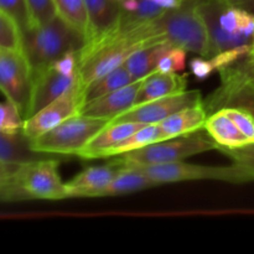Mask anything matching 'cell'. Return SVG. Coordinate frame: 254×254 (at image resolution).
<instances>
[{"mask_svg": "<svg viewBox=\"0 0 254 254\" xmlns=\"http://www.w3.org/2000/svg\"><path fill=\"white\" fill-rule=\"evenodd\" d=\"M253 81H254V71H253Z\"/></svg>", "mask_w": 254, "mask_h": 254, "instance_id": "42", "label": "cell"}, {"mask_svg": "<svg viewBox=\"0 0 254 254\" xmlns=\"http://www.w3.org/2000/svg\"><path fill=\"white\" fill-rule=\"evenodd\" d=\"M0 91L26 117L32 91V71L22 51L0 49Z\"/></svg>", "mask_w": 254, "mask_h": 254, "instance_id": "8", "label": "cell"}, {"mask_svg": "<svg viewBox=\"0 0 254 254\" xmlns=\"http://www.w3.org/2000/svg\"><path fill=\"white\" fill-rule=\"evenodd\" d=\"M78 71L73 76H64V74H60L52 66L34 72L31 98H30V104L25 119L34 116L40 109L66 93L78 82Z\"/></svg>", "mask_w": 254, "mask_h": 254, "instance_id": "11", "label": "cell"}, {"mask_svg": "<svg viewBox=\"0 0 254 254\" xmlns=\"http://www.w3.org/2000/svg\"><path fill=\"white\" fill-rule=\"evenodd\" d=\"M83 1L88 17V35L84 44L97 41L117 30L123 12L121 1L118 0H83Z\"/></svg>", "mask_w": 254, "mask_h": 254, "instance_id": "14", "label": "cell"}, {"mask_svg": "<svg viewBox=\"0 0 254 254\" xmlns=\"http://www.w3.org/2000/svg\"><path fill=\"white\" fill-rule=\"evenodd\" d=\"M233 161L235 165L242 169L248 180L254 181V143L247 144L237 149H218Z\"/></svg>", "mask_w": 254, "mask_h": 254, "instance_id": "28", "label": "cell"}, {"mask_svg": "<svg viewBox=\"0 0 254 254\" xmlns=\"http://www.w3.org/2000/svg\"><path fill=\"white\" fill-rule=\"evenodd\" d=\"M0 49L22 51V34L19 25L0 9Z\"/></svg>", "mask_w": 254, "mask_h": 254, "instance_id": "25", "label": "cell"}, {"mask_svg": "<svg viewBox=\"0 0 254 254\" xmlns=\"http://www.w3.org/2000/svg\"><path fill=\"white\" fill-rule=\"evenodd\" d=\"M203 103L202 94L198 89L184 91L171 96L161 97L146 103L131 107L119 114L112 122H135L141 124H159L181 109Z\"/></svg>", "mask_w": 254, "mask_h": 254, "instance_id": "10", "label": "cell"}, {"mask_svg": "<svg viewBox=\"0 0 254 254\" xmlns=\"http://www.w3.org/2000/svg\"><path fill=\"white\" fill-rule=\"evenodd\" d=\"M21 192L15 184L14 175L0 176V201H22Z\"/></svg>", "mask_w": 254, "mask_h": 254, "instance_id": "35", "label": "cell"}, {"mask_svg": "<svg viewBox=\"0 0 254 254\" xmlns=\"http://www.w3.org/2000/svg\"><path fill=\"white\" fill-rule=\"evenodd\" d=\"M114 160L101 166H89L64 183L67 197H98L99 192L116 178L119 169Z\"/></svg>", "mask_w": 254, "mask_h": 254, "instance_id": "13", "label": "cell"}, {"mask_svg": "<svg viewBox=\"0 0 254 254\" xmlns=\"http://www.w3.org/2000/svg\"><path fill=\"white\" fill-rule=\"evenodd\" d=\"M83 89L84 86L79 78L78 82L66 93L40 109L34 116L24 119L21 133L29 140H32L46 131L54 129L55 127L61 124L66 119L79 114V111L84 103Z\"/></svg>", "mask_w": 254, "mask_h": 254, "instance_id": "9", "label": "cell"}, {"mask_svg": "<svg viewBox=\"0 0 254 254\" xmlns=\"http://www.w3.org/2000/svg\"><path fill=\"white\" fill-rule=\"evenodd\" d=\"M254 66L251 59L221 69V86L203 102L211 114L226 107L248 112L254 118Z\"/></svg>", "mask_w": 254, "mask_h": 254, "instance_id": "5", "label": "cell"}, {"mask_svg": "<svg viewBox=\"0 0 254 254\" xmlns=\"http://www.w3.org/2000/svg\"><path fill=\"white\" fill-rule=\"evenodd\" d=\"M225 113L235 122L241 131L247 136L250 143H254V118L248 112L235 107H226L222 108Z\"/></svg>", "mask_w": 254, "mask_h": 254, "instance_id": "32", "label": "cell"}, {"mask_svg": "<svg viewBox=\"0 0 254 254\" xmlns=\"http://www.w3.org/2000/svg\"><path fill=\"white\" fill-rule=\"evenodd\" d=\"M230 5L246 10L254 15V0H226Z\"/></svg>", "mask_w": 254, "mask_h": 254, "instance_id": "36", "label": "cell"}, {"mask_svg": "<svg viewBox=\"0 0 254 254\" xmlns=\"http://www.w3.org/2000/svg\"><path fill=\"white\" fill-rule=\"evenodd\" d=\"M189 67H190L191 73L200 81H205L215 72V67H213L211 60H207L202 56L191 59L189 62Z\"/></svg>", "mask_w": 254, "mask_h": 254, "instance_id": "34", "label": "cell"}, {"mask_svg": "<svg viewBox=\"0 0 254 254\" xmlns=\"http://www.w3.org/2000/svg\"><path fill=\"white\" fill-rule=\"evenodd\" d=\"M24 126V117L10 101L0 103V133L19 134Z\"/></svg>", "mask_w": 254, "mask_h": 254, "instance_id": "27", "label": "cell"}, {"mask_svg": "<svg viewBox=\"0 0 254 254\" xmlns=\"http://www.w3.org/2000/svg\"><path fill=\"white\" fill-rule=\"evenodd\" d=\"M151 31L174 47H181L202 57H211L207 26L198 10V0H184L175 9H166L149 21Z\"/></svg>", "mask_w": 254, "mask_h": 254, "instance_id": "1", "label": "cell"}, {"mask_svg": "<svg viewBox=\"0 0 254 254\" xmlns=\"http://www.w3.org/2000/svg\"><path fill=\"white\" fill-rule=\"evenodd\" d=\"M164 9H175L183 4L184 0H151Z\"/></svg>", "mask_w": 254, "mask_h": 254, "instance_id": "37", "label": "cell"}, {"mask_svg": "<svg viewBox=\"0 0 254 254\" xmlns=\"http://www.w3.org/2000/svg\"><path fill=\"white\" fill-rule=\"evenodd\" d=\"M207 117V109L205 104L201 103L176 112L173 116L160 122L159 126L163 129L166 139L175 138L203 129Z\"/></svg>", "mask_w": 254, "mask_h": 254, "instance_id": "18", "label": "cell"}, {"mask_svg": "<svg viewBox=\"0 0 254 254\" xmlns=\"http://www.w3.org/2000/svg\"><path fill=\"white\" fill-rule=\"evenodd\" d=\"M154 186L158 185L145 174L141 173L139 169L122 166L116 178L111 181V184L99 192L98 197L126 195V193L146 190V189L154 188Z\"/></svg>", "mask_w": 254, "mask_h": 254, "instance_id": "20", "label": "cell"}, {"mask_svg": "<svg viewBox=\"0 0 254 254\" xmlns=\"http://www.w3.org/2000/svg\"><path fill=\"white\" fill-rule=\"evenodd\" d=\"M251 57H252V45H242V46L233 47V49L220 52L211 57L210 60L215 67V71H221L226 67H230L243 60L251 59Z\"/></svg>", "mask_w": 254, "mask_h": 254, "instance_id": "29", "label": "cell"}, {"mask_svg": "<svg viewBox=\"0 0 254 254\" xmlns=\"http://www.w3.org/2000/svg\"><path fill=\"white\" fill-rule=\"evenodd\" d=\"M109 119L76 114L51 130L30 140L34 151L52 155H76L109 123Z\"/></svg>", "mask_w": 254, "mask_h": 254, "instance_id": "4", "label": "cell"}, {"mask_svg": "<svg viewBox=\"0 0 254 254\" xmlns=\"http://www.w3.org/2000/svg\"><path fill=\"white\" fill-rule=\"evenodd\" d=\"M42 158H47L46 154L32 150L30 140L22 133H0V161L2 163L20 166Z\"/></svg>", "mask_w": 254, "mask_h": 254, "instance_id": "19", "label": "cell"}, {"mask_svg": "<svg viewBox=\"0 0 254 254\" xmlns=\"http://www.w3.org/2000/svg\"><path fill=\"white\" fill-rule=\"evenodd\" d=\"M84 44L79 32L57 15L52 21L22 32V52L32 73L49 67L69 50L78 51Z\"/></svg>", "mask_w": 254, "mask_h": 254, "instance_id": "2", "label": "cell"}, {"mask_svg": "<svg viewBox=\"0 0 254 254\" xmlns=\"http://www.w3.org/2000/svg\"><path fill=\"white\" fill-rule=\"evenodd\" d=\"M121 5H122V7H123L124 11L134 12L138 10L139 0H122Z\"/></svg>", "mask_w": 254, "mask_h": 254, "instance_id": "38", "label": "cell"}, {"mask_svg": "<svg viewBox=\"0 0 254 254\" xmlns=\"http://www.w3.org/2000/svg\"><path fill=\"white\" fill-rule=\"evenodd\" d=\"M188 64V51L181 47H171L158 62L155 72L160 73H178L184 71Z\"/></svg>", "mask_w": 254, "mask_h": 254, "instance_id": "30", "label": "cell"}, {"mask_svg": "<svg viewBox=\"0 0 254 254\" xmlns=\"http://www.w3.org/2000/svg\"><path fill=\"white\" fill-rule=\"evenodd\" d=\"M57 159L42 158L20 165L14 180L24 200H64V183L59 173Z\"/></svg>", "mask_w": 254, "mask_h": 254, "instance_id": "6", "label": "cell"}, {"mask_svg": "<svg viewBox=\"0 0 254 254\" xmlns=\"http://www.w3.org/2000/svg\"><path fill=\"white\" fill-rule=\"evenodd\" d=\"M251 60H252V59H251ZM252 62H253V66H254V60H252Z\"/></svg>", "mask_w": 254, "mask_h": 254, "instance_id": "41", "label": "cell"}, {"mask_svg": "<svg viewBox=\"0 0 254 254\" xmlns=\"http://www.w3.org/2000/svg\"><path fill=\"white\" fill-rule=\"evenodd\" d=\"M17 168H19V166L9 165V164L0 161V176H12Z\"/></svg>", "mask_w": 254, "mask_h": 254, "instance_id": "39", "label": "cell"}, {"mask_svg": "<svg viewBox=\"0 0 254 254\" xmlns=\"http://www.w3.org/2000/svg\"><path fill=\"white\" fill-rule=\"evenodd\" d=\"M136 169L145 174L156 185L196 180H218L233 184L250 183L245 171L235 164L231 166H208L175 161L160 165L136 166Z\"/></svg>", "mask_w": 254, "mask_h": 254, "instance_id": "7", "label": "cell"}, {"mask_svg": "<svg viewBox=\"0 0 254 254\" xmlns=\"http://www.w3.org/2000/svg\"><path fill=\"white\" fill-rule=\"evenodd\" d=\"M144 126L146 124L135 123V122H109L87 143L78 156L86 160L103 158L108 149L123 139L128 138Z\"/></svg>", "mask_w": 254, "mask_h": 254, "instance_id": "15", "label": "cell"}, {"mask_svg": "<svg viewBox=\"0 0 254 254\" xmlns=\"http://www.w3.org/2000/svg\"><path fill=\"white\" fill-rule=\"evenodd\" d=\"M215 149L218 150L216 141L211 136L208 138L200 134L198 130L186 135L175 136V138L149 144L136 150L116 156L113 160L118 165L127 166V168L160 165V164L183 161L190 156Z\"/></svg>", "mask_w": 254, "mask_h": 254, "instance_id": "3", "label": "cell"}, {"mask_svg": "<svg viewBox=\"0 0 254 254\" xmlns=\"http://www.w3.org/2000/svg\"><path fill=\"white\" fill-rule=\"evenodd\" d=\"M60 74L73 76L78 71V51L69 50L51 64Z\"/></svg>", "mask_w": 254, "mask_h": 254, "instance_id": "33", "label": "cell"}, {"mask_svg": "<svg viewBox=\"0 0 254 254\" xmlns=\"http://www.w3.org/2000/svg\"><path fill=\"white\" fill-rule=\"evenodd\" d=\"M144 78L131 82L128 86H124L112 93L102 96L94 101L87 102L82 106L79 114L97 118H104L113 121L119 114L124 113L135 104L136 96L143 84Z\"/></svg>", "mask_w": 254, "mask_h": 254, "instance_id": "12", "label": "cell"}, {"mask_svg": "<svg viewBox=\"0 0 254 254\" xmlns=\"http://www.w3.org/2000/svg\"><path fill=\"white\" fill-rule=\"evenodd\" d=\"M118 1H122V0H118Z\"/></svg>", "mask_w": 254, "mask_h": 254, "instance_id": "43", "label": "cell"}, {"mask_svg": "<svg viewBox=\"0 0 254 254\" xmlns=\"http://www.w3.org/2000/svg\"><path fill=\"white\" fill-rule=\"evenodd\" d=\"M251 59L254 60V40H253V45H252V57Z\"/></svg>", "mask_w": 254, "mask_h": 254, "instance_id": "40", "label": "cell"}, {"mask_svg": "<svg viewBox=\"0 0 254 254\" xmlns=\"http://www.w3.org/2000/svg\"><path fill=\"white\" fill-rule=\"evenodd\" d=\"M171 47L173 45L168 44V42H161V44L153 45V46L144 47V49L134 52L124 64L135 81L145 78L149 74L155 72L158 62Z\"/></svg>", "mask_w": 254, "mask_h": 254, "instance_id": "21", "label": "cell"}, {"mask_svg": "<svg viewBox=\"0 0 254 254\" xmlns=\"http://www.w3.org/2000/svg\"><path fill=\"white\" fill-rule=\"evenodd\" d=\"M166 136L164 134L163 129L159 124H146L141 127L139 130L129 135L128 138L123 139L122 141L117 143L111 149L106 151L103 158H112V156H118L122 154L129 153V151L136 150L139 148L149 145V144L156 143V141L165 140Z\"/></svg>", "mask_w": 254, "mask_h": 254, "instance_id": "23", "label": "cell"}, {"mask_svg": "<svg viewBox=\"0 0 254 254\" xmlns=\"http://www.w3.org/2000/svg\"><path fill=\"white\" fill-rule=\"evenodd\" d=\"M203 129L216 141L218 149H237L251 144L223 109L208 114Z\"/></svg>", "mask_w": 254, "mask_h": 254, "instance_id": "17", "label": "cell"}, {"mask_svg": "<svg viewBox=\"0 0 254 254\" xmlns=\"http://www.w3.org/2000/svg\"><path fill=\"white\" fill-rule=\"evenodd\" d=\"M134 81L135 79L133 78V76L128 71L126 64H123V66L113 69L112 72L107 73L106 76L96 79L92 83H89L88 86L84 87L83 102L87 103V102L94 101V99L99 98L102 96H106L108 93H112V92L117 91V89L122 88V87L128 86V84H130Z\"/></svg>", "mask_w": 254, "mask_h": 254, "instance_id": "22", "label": "cell"}, {"mask_svg": "<svg viewBox=\"0 0 254 254\" xmlns=\"http://www.w3.org/2000/svg\"><path fill=\"white\" fill-rule=\"evenodd\" d=\"M186 88H188V78L184 74L153 72L144 78L134 106L146 103L161 97L180 93L186 91Z\"/></svg>", "mask_w": 254, "mask_h": 254, "instance_id": "16", "label": "cell"}, {"mask_svg": "<svg viewBox=\"0 0 254 254\" xmlns=\"http://www.w3.org/2000/svg\"><path fill=\"white\" fill-rule=\"evenodd\" d=\"M57 15L83 36L88 35V17L83 0H54Z\"/></svg>", "mask_w": 254, "mask_h": 254, "instance_id": "24", "label": "cell"}, {"mask_svg": "<svg viewBox=\"0 0 254 254\" xmlns=\"http://www.w3.org/2000/svg\"><path fill=\"white\" fill-rule=\"evenodd\" d=\"M30 16V29L52 21L57 16L54 0H26Z\"/></svg>", "mask_w": 254, "mask_h": 254, "instance_id": "26", "label": "cell"}, {"mask_svg": "<svg viewBox=\"0 0 254 254\" xmlns=\"http://www.w3.org/2000/svg\"><path fill=\"white\" fill-rule=\"evenodd\" d=\"M0 9L6 12L19 25L21 34L30 29V16L26 0H0Z\"/></svg>", "mask_w": 254, "mask_h": 254, "instance_id": "31", "label": "cell"}]
</instances>
